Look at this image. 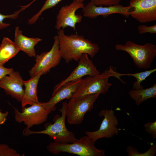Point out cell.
<instances>
[{"label":"cell","instance_id":"cell-1","mask_svg":"<svg viewBox=\"0 0 156 156\" xmlns=\"http://www.w3.org/2000/svg\"><path fill=\"white\" fill-rule=\"evenodd\" d=\"M60 53L62 57L68 63L72 60L78 61L82 55L86 53L93 58L98 52V45L86 39L82 35L77 34L66 35L64 29L58 30Z\"/></svg>","mask_w":156,"mask_h":156},{"label":"cell","instance_id":"cell-2","mask_svg":"<svg viewBox=\"0 0 156 156\" xmlns=\"http://www.w3.org/2000/svg\"><path fill=\"white\" fill-rule=\"evenodd\" d=\"M67 103L63 102L61 108L59 109L61 115H56L53 120V123L49 122L45 125L44 129L41 131H34L26 128L23 131V135L27 136L32 134H44L48 135L54 142L60 144L72 143L77 139L75 133L69 131L65 124Z\"/></svg>","mask_w":156,"mask_h":156},{"label":"cell","instance_id":"cell-3","mask_svg":"<svg viewBox=\"0 0 156 156\" xmlns=\"http://www.w3.org/2000/svg\"><path fill=\"white\" fill-rule=\"evenodd\" d=\"M95 143L86 135L70 143L51 142L47 148L48 151L55 155L61 153H67L80 156H105V151L97 149L95 146Z\"/></svg>","mask_w":156,"mask_h":156},{"label":"cell","instance_id":"cell-4","mask_svg":"<svg viewBox=\"0 0 156 156\" xmlns=\"http://www.w3.org/2000/svg\"><path fill=\"white\" fill-rule=\"evenodd\" d=\"M115 47L117 51L128 53L135 65L140 69L150 68L156 56V46L150 42L140 45L128 40L125 44H118Z\"/></svg>","mask_w":156,"mask_h":156},{"label":"cell","instance_id":"cell-5","mask_svg":"<svg viewBox=\"0 0 156 156\" xmlns=\"http://www.w3.org/2000/svg\"><path fill=\"white\" fill-rule=\"evenodd\" d=\"M117 73L114 71L110 66L109 69L106 70L101 74L86 77L83 79L79 88L72 98L96 94H105L112 85L108 81L109 78L111 77L117 78Z\"/></svg>","mask_w":156,"mask_h":156},{"label":"cell","instance_id":"cell-6","mask_svg":"<svg viewBox=\"0 0 156 156\" xmlns=\"http://www.w3.org/2000/svg\"><path fill=\"white\" fill-rule=\"evenodd\" d=\"M99 94H96L70 99L67 103L66 111L68 123L72 125L81 124L86 113L92 109L94 103Z\"/></svg>","mask_w":156,"mask_h":156},{"label":"cell","instance_id":"cell-7","mask_svg":"<svg viewBox=\"0 0 156 156\" xmlns=\"http://www.w3.org/2000/svg\"><path fill=\"white\" fill-rule=\"evenodd\" d=\"M54 39L53 44L49 51L36 55V63L29 71L31 77L40 73L45 74L60 63L62 58L60 51L57 35L55 36Z\"/></svg>","mask_w":156,"mask_h":156},{"label":"cell","instance_id":"cell-8","mask_svg":"<svg viewBox=\"0 0 156 156\" xmlns=\"http://www.w3.org/2000/svg\"><path fill=\"white\" fill-rule=\"evenodd\" d=\"M29 107H22V112L13 107L15 121L23 122L26 128L29 129L34 125L41 124L46 122L51 111L45 108L42 103H34Z\"/></svg>","mask_w":156,"mask_h":156},{"label":"cell","instance_id":"cell-9","mask_svg":"<svg viewBox=\"0 0 156 156\" xmlns=\"http://www.w3.org/2000/svg\"><path fill=\"white\" fill-rule=\"evenodd\" d=\"M99 116H103L99 129L93 131H86V135L94 142L100 139H109L119 133V129L117 127L118 121L115 116L114 111L112 109H103L99 113Z\"/></svg>","mask_w":156,"mask_h":156},{"label":"cell","instance_id":"cell-10","mask_svg":"<svg viewBox=\"0 0 156 156\" xmlns=\"http://www.w3.org/2000/svg\"><path fill=\"white\" fill-rule=\"evenodd\" d=\"M84 6L83 2L73 0L69 5L62 7L56 16L55 29L58 31L69 27L77 32L75 25L81 23L82 17L80 14H76V12L79 9H83Z\"/></svg>","mask_w":156,"mask_h":156},{"label":"cell","instance_id":"cell-11","mask_svg":"<svg viewBox=\"0 0 156 156\" xmlns=\"http://www.w3.org/2000/svg\"><path fill=\"white\" fill-rule=\"evenodd\" d=\"M130 15L140 23L156 20V0H130Z\"/></svg>","mask_w":156,"mask_h":156},{"label":"cell","instance_id":"cell-12","mask_svg":"<svg viewBox=\"0 0 156 156\" xmlns=\"http://www.w3.org/2000/svg\"><path fill=\"white\" fill-rule=\"evenodd\" d=\"M100 74L92 61L88 58V55L83 53L81 56L77 67L68 77L55 86L53 92H55L67 82L81 79L86 75L93 76Z\"/></svg>","mask_w":156,"mask_h":156},{"label":"cell","instance_id":"cell-13","mask_svg":"<svg viewBox=\"0 0 156 156\" xmlns=\"http://www.w3.org/2000/svg\"><path fill=\"white\" fill-rule=\"evenodd\" d=\"M83 79L67 82L52 93V97L46 103H42L43 106L51 111L55 110L56 105L64 99L72 98L77 91Z\"/></svg>","mask_w":156,"mask_h":156},{"label":"cell","instance_id":"cell-14","mask_svg":"<svg viewBox=\"0 0 156 156\" xmlns=\"http://www.w3.org/2000/svg\"><path fill=\"white\" fill-rule=\"evenodd\" d=\"M24 81L18 71L13 70L0 79V88L6 94L21 102L24 94Z\"/></svg>","mask_w":156,"mask_h":156},{"label":"cell","instance_id":"cell-15","mask_svg":"<svg viewBox=\"0 0 156 156\" xmlns=\"http://www.w3.org/2000/svg\"><path fill=\"white\" fill-rule=\"evenodd\" d=\"M129 6H123L120 4L112 6L103 7L95 5L90 2L82 9L83 15L90 18H95L100 16L106 17L110 14H119L126 17L130 16Z\"/></svg>","mask_w":156,"mask_h":156},{"label":"cell","instance_id":"cell-16","mask_svg":"<svg viewBox=\"0 0 156 156\" xmlns=\"http://www.w3.org/2000/svg\"><path fill=\"white\" fill-rule=\"evenodd\" d=\"M42 40L39 38L26 37L23 35L18 26L15 28L14 42L20 51H23L29 57H35V46Z\"/></svg>","mask_w":156,"mask_h":156},{"label":"cell","instance_id":"cell-17","mask_svg":"<svg viewBox=\"0 0 156 156\" xmlns=\"http://www.w3.org/2000/svg\"><path fill=\"white\" fill-rule=\"evenodd\" d=\"M42 75L41 73L38 74L31 77L29 79L24 81V94L21 101L22 107L39 102L37 96V88Z\"/></svg>","mask_w":156,"mask_h":156},{"label":"cell","instance_id":"cell-18","mask_svg":"<svg viewBox=\"0 0 156 156\" xmlns=\"http://www.w3.org/2000/svg\"><path fill=\"white\" fill-rule=\"evenodd\" d=\"M19 51L14 42L8 37H4L0 44V66H4Z\"/></svg>","mask_w":156,"mask_h":156},{"label":"cell","instance_id":"cell-19","mask_svg":"<svg viewBox=\"0 0 156 156\" xmlns=\"http://www.w3.org/2000/svg\"><path fill=\"white\" fill-rule=\"evenodd\" d=\"M129 94L131 98L135 101L136 105L138 106L149 99L156 97V83L146 89L131 90Z\"/></svg>","mask_w":156,"mask_h":156},{"label":"cell","instance_id":"cell-20","mask_svg":"<svg viewBox=\"0 0 156 156\" xmlns=\"http://www.w3.org/2000/svg\"><path fill=\"white\" fill-rule=\"evenodd\" d=\"M156 71V68H155L150 70H146L144 71L134 73L122 74L120 73V76H128L135 77L136 79V81H135L133 84V89L134 90H138L144 88V87L141 84V83Z\"/></svg>","mask_w":156,"mask_h":156},{"label":"cell","instance_id":"cell-21","mask_svg":"<svg viewBox=\"0 0 156 156\" xmlns=\"http://www.w3.org/2000/svg\"><path fill=\"white\" fill-rule=\"evenodd\" d=\"M62 0H46L40 10L28 21V24L31 25L35 24L42 13L45 10L52 8ZM83 2L84 0H77Z\"/></svg>","mask_w":156,"mask_h":156},{"label":"cell","instance_id":"cell-22","mask_svg":"<svg viewBox=\"0 0 156 156\" xmlns=\"http://www.w3.org/2000/svg\"><path fill=\"white\" fill-rule=\"evenodd\" d=\"M32 3H30L25 6H21V8L15 11L14 13L9 15H4L0 13V30L2 29L9 27L10 24L4 22L3 21L6 19H16L18 16L20 12L28 7Z\"/></svg>","mask_w":156,"mask_h":156},{"label":"cell","instance_id":"cell-23","mask_svg":"<svg viewBox=\"0 0 156 156\" xmlns=\"http://www.w3.org/2000/svg\"><path fill=\"white\" fill-rule=\"evenodd\" d=\"M15 150L5 144H0V156H20Z\"/></svg>","mask_w":156,"mask_h":156},{"label":"cell","instance_id":"cell-24","mask_svg":"<svg viewBox=\"0 0 156 156\" xmlns=\"http://www.w3.org/2000/svg\"><path fill=\"white\" fill-rule=\"evenodd\" d=\"M121 0H90V2L98 6H109L119 4Z\"/></svg>","mask_w":156,"mask_h":156},{"label":"cell","instance_id":"cell-25","mask_svg":"<svg viewBox=\"0 0 156 156\" xmlns=\"http://www.w3.org/2000/svg\"><path fill=\"white\" fill-rule=\"evenodd\" d=\"M144 127L146 132L150 135L153 139L156 138V121L148 122Z\"/></svg>","mask_w":156,"mask_h":156},{"label":"cell","instance_id":"cell-26","mask_svg":"<svg viewBox=\"0 0 156 156\" xmlns=\"http://www.w3.org/2000/svg\"><path fill=\"white\" fill-rule=\"evenodd\" d=\"M139 34H142L147 33L151 34H156V25L151 26H147L144 25H141L137 27Z\"/></svg>","mask_w":156,"mask_h":156},{"label":"cell","instance_id":"cell-27","mask_svg":"<svg viewBox=\"0 0 156 156\" xmlns=\"http://www.w3.org/2000/svg\"><path fill=\"white\" fill-rule=\"evenodd\" d=\"M13 70L14 69L13 68H8L0 66V79L5 76L9 75Z\"/></svg>","mask_w":156,"mask_h":156},{"label":"cell","instance_id":"cell-28","mask_svg":"<svg viewBox=\"0 0 156 156\" xmlns=\"http://www.w3.org/2000/svg\"><path fill=\"white\" fill-rule=\"evenodd\" d=\"M8 114V111L3 113L0 111V125L3 124L6 122Z\"/></svg>","mask_w":156,"mask_h":156}]
</instances>
